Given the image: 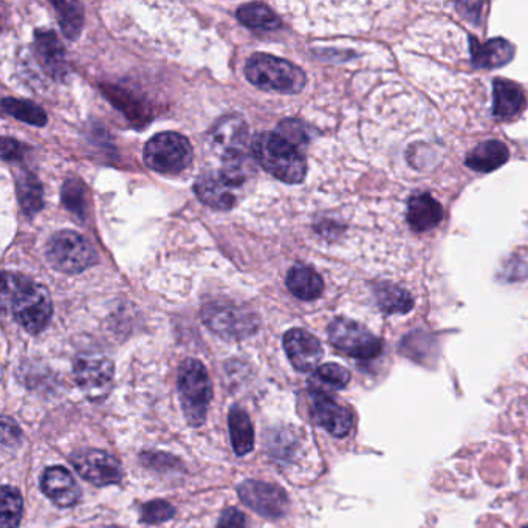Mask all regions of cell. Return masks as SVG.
Listing matches in <instances>:
<instances>
[{
    "mask_svg": "<svg viewBox=\"0 0 528 528\" xmlns=\"http://www.w3.org/2000/svg\"><path fill=\"white\" fill-rule=\"evenodd\" d=\"M114 363L101 355H81L73 363L76 384L90 402H101L114 386Z\"/></svg>",
    "mask_w": 528,
    "mask_h": 528,
    "instance_id": "9",
    "label": "cell"
},
{
    "mask_svg": "<svg viewBox=\"0 0 528 528\" xmlns=\"http://www.w3.org/2000/svg\"><path fill=\"white\" fill-rule=\"evenodd\" d=\"M312 417L319 426L335 437H346L354 426V415L346 406L335 402L326 392L312 391Z\"/></svg>",
    "mask_w": 528,
    "mask_h": 528,
    "instance_id": "13",
    "label": "cell"
},
{
    "mask_svg": "<svg viewBox=\"0 0 528 528\" xmlns=\"http://www.w3.org/2000/svg\"><path fill=\"white\" fill-rule=\"evenodd\" d=\"M374 295L381 312L388 315H403L414 309V299L405 288L391 284V282H378L374 285Z\"/></svg>",
    "mask_w": 528,
    "mask_h": 528,
    "instance_id": "23",
    "label": "cell"
},
{
    "mask_svg": "<svg viewBox=\"0 0 528 528\" xmlns=\"http://www.w3.org/2000/svg\"><path fill=\"white\" fill-rule=\"evenodd\" d=\"M471 59L477 69H499L515 58V47L504 38L479 42L470 36Z\"/></svg>",
    "mask_w": 528,
    "mask_h": 528,
    "instance_id": "18",
    "label": "cell"
},
{
    "mask_svg": "<svg viewBox=\"0 0 528 528\" xmlns=\"http://www.w3.org/2000/svg\"><path fill=\"white\" fill-rule=\"evenodd\" d=\"M284 349L296 371L312 372L323 360L324 350L318 338L304 329L288 330L284 335Z\"/></svg>",
    "mask_w": 528,
    "mask_h": 528,
    "instance_id": "14",
    "label": "cell"
},
{
    "mask_svg": "<svg viewBox=\"0 0 528 528\" xmlns=\"http://www.w3.org/2000/svg\"><path fill=\"white\" fill-rule=\"evenodd\" d=\"M237 491L242 502L264 518L278 519L287 513V494L278 485L262 480H245Z\"/></svg>",
    "mask_w": 528,
    "mask_h": 528,
    "instance_id": "12",
    "label": "cell"
},
{
    "mask_svg": "<svg viewBox=\"0 0 528 528\" xmlns=\"http://www.w3.org/2000/svg\"><path fill=\"white\" fill-rule=\"evenodd\" d=\"M2 301L19 326L28 333L38 335L52 321L53 304L50 293L44 285L36 284L27 276L4 273Z\"/></svg>",
    "mask_w": 528,
    "mask_h": 528,
    "instance_id": "1",
    "label": "cell"
},
{
    "mask_svg": "<svg viewBox=\"0 0 528 528\" xmlns=\"http://www.w3.org/2000/svg\"><path fill=\"white\" fill-rule=\"evenodd\" d=\"M279 132H281L282 137L285 140L290 141V143L299 146V144L306 143L309 140L307 137L306 127L304 124L299 123L296 120H285L279 124Z\"/></svg>",
    "mask_w": 528,
    "mask_h": 528,
    "instance_id": "33",
    "label": "cell"
},
{
    "mask_svg": "<svg viewBox=\"0 0 528 528\" xmlns=\"http://www.w3.org/2000/svg\"><path fill=\"white\" fill-rule=\"evenodd\" d=\"M350 383V372L346 367L336 363L319 366L313 374L312 386L323 384L330 389H344Z\"/></svg>",
    "mask_w": 528,
    "mask_h": 528,
    "instance_id": "30",
    "label": "cell"
},
{
    "mask_svg": "<svg viewBox=\"0 0 528 528\" xmlns=\"http://www.w3.org/2000/svg\"><path fill=\"white\" fill-rule=\"evenodd\" d=\"M237 19L247 27L254 28V30H278L281 28L282 22L275 11L270 10L267 5L245 4L237 10Z\"/></svg>",
    "mask_w": 528,
    "mask_h": 528,
    "instance_id": "25",
    "label": "cell"
},
{
    "mask_svg": "<svg viewBox=\"0 0 528 528\" xmlns=\"http://www.w3.org/2000/svg\"><path fill=\"white\" fill-rule=\"evenodd\" d=\"M175 508L166 501H152L144 505L141 510V521L146 524H162L174 518Z\"/></svg>",
    "mask_w": 528,
    "mask_h": 528,
    "instance_id": "32",
    "label": "cell"
},
{
    "mask_svg": "<svg viewBox=\"0 0 528 528\" xmlns=\"http://www.w3.org/2000/svg\"><path fill=\"white\" fill-rule=\"evenodd\" d=\"M236 186L220 172V174H206L200 177L194 186L200 202L214 210L228 211L236 205L233 189Z\"/></svg>",
    "mask_w": 528,
    "mask_h": 528,
    "instance_id": "16",
    "label": "cell"
},
{
    "mask_svg": "<svg viewBox=\"0 0 528 528\" xmlns=\"http://www.w3.org/2000/svg\"><path fill=\"white\" fill-rule=\"evenodd\" d=\"M22 152H24V148H22V144H19L16 140H11V138L4 137L2 138V157H4V160H18V158L22 157Z\"/></svg>",
    "mask_w": 528,
    "mask_h": 528,
    "instance_id": "36",
    "label": "cell"
},
{
    "mask_svg": "<svg viewBox=\"0 0 528 528\" xmlns=\"http://www.w3.org/2000/svg\"><path fill=\"white\" fill-rule=\"evenodd\" d=\"M16 186H18V199L22 211L30 217L38 214L44 205V196H42L41 182L36 179V175L22 171L16 180Z\"/></svg>",
    "mask_w": 528,
    "mask_h": 528,
    "instance_id": "26",
    "label": "cell"
},
{
    "mask_svg": "<svg viewBox=\"0 0 528 528\" xmlns=\"http://www.w3.org/2000/svg\"><path fill=\"white\" fill-rule=\"evenodd\" d=\"M253 154L259 165L281 182L298 185L306 179L307 163L298 146L282 135L264 132L253 143Z\"/></svg>",
    "mask_w": 528,
    "mask_h": 528,
    "instance_id": "2",
    "label": "cell"
},
{
    "mask_svg": "<svg viewBox=\"0 0 528 528\" xmlns=\"http://www.w3.org/2000/svg\"><path fill=\"white\" fill-rule=\"evenodd\" d=\"M5 112L16 120L24 121V123L31 124V126L42 127L47 124V115L41 107L30 101L16 100V98H5L2 103Z\"/></svg>",
    "mask_w": 528,
    "mask_h": 528,
    "instance_id": "29",
    "label": "cell"
},
{
    "mask_svg": "<svg viewBox=\"0 0 528 528\" xmlns=\"http://www.w3.org/2000/svg\"><path fill=\"white\" fill-rule=\"evenodd\" d=\"M228 425H230L234 453L237 456H245V454L251 453L254 448V429L250 415L239 406H234L230 411V417H228Z\"/></svg>",
    "mask_w": 528,
    "mask_h": 528,
    "instance_id": "24",
    "label": "cell"
},
{
    "mask_svg": "<svg viewBox=\"0 0 528 528\" xmlns=\"http://www.w3.org/2000/svg\"><path fill=\"white\" fill-rule=\"evenodd\" d=\"M510 158L507 144L498 140H488L477 144L473 151L465 157V165L476 172L488 174L504 166Z\"/></svg>",
    "mask_w": 528,
    "mask_h": 528,
    "instance_id": "21",
    "label": "cell"
},
{
    "mask_svg": "<svg viewBox=\"0 0 528 528\" xmlns=\"http://www.w3.org/2000/svg\"><path fill=\"white\" fill-rule=\"evenodd\" d=\"M76 473L95 487L120 484L124 471L121 463L106 451L83 450L72 457Z\"/></svg>",
    "mask_w": 528,
    "mask_h": 528,
    "instance_id": "11",
    "label": "cell"
},
{
    "mask_svg": "<svg viewBox=\"0 0 528 528\" xmlns=\"http://www.w3.org/2000/svg\"><path fill=\"white\" fill-rule=\"evenodd\" d=\"M62 202L72 213L83 216L84 213V186L78 179H69L62 186Z\"/></svg>",
    "mask_w": 528,
    "mask_h": 528,
    "instance_id": "31",
    "label": "cell"
},
{
    "mask_svg": "<svg viewBox=\"0 0 528 528\" xmlns=\"http://www.w3.org/2000/svg\"><path fill=\"white\" fill-rule=\"evenodd\" d=\"M213 148L222 155L225 165L244 163L247 149L248 129L244 118L239 115H227L214 124L211 131Z\"/></svg>",
    "mask_w": 528,
    "mask_h": 528,
    "instance_id": "10",
    "label": "cell"
},
{
    "mask_svg": "<svg viewBox=\"0 0 528 528\" xmlns=\"http://www.w3.org/2000/svg\"><path fill=\"white\" fill-rule=\"evenodd\" d=\"M53 7L56 8L59 25H61L64 36L70 41L78 38L84 24V11L81 4H76V2H53Z\"/></svg>",
    "mask_w": 528,
    "mask_h": 528,
    "instance_id": "27",
    "label": "cell"
},
{
    "mask_svg": "<svg viewBox=\"0 0 528 528\" xmlns=\"http://www.w3.org/2000/svg\"><path fill=\"white\" fill-rule=\"evenodd\" d=\"M48 264L66 275H78L98 262V254L89 240L73 230H62L48 240Z\"/></svg>",
    "mask_w": 528,
    "mask_h": 528,
    "instance_id": "5",
    "label": "cell"
},
{
    "mask_svg": "<svg viewBox=\"0 0 528 528\" xmlns=\"http://www.w3.org/2000/svg\"><path fill=\"white\" fill-rule=\"evenodd\" d=\"M41 490L58 507L75 505L81 498L78 484L72 474L62 467L47 468L41 477Z\"/></svg>",
    "mask_w": 528,
    "mask_h": 528,
    "instance_id": "15",
    "label": "cell"
},
{
    "mask_svg": "<svg viewBox=\"0 0 528 528\" xmlns=\"http://www.w3.org/2000/svg\"><path fill=\"white\" fill-rule=\"evenodd\" d=\"M285 284L290 293L302 301H315L324 292L323 278L307 265H295L290 268Z\"/></svg>",
    "mask_w": 528,
    "mask_h": 528,
    "instance_id": "22",
    "label": "cell"
},
{
    "mask_svg": "<svg viewBox=\"0 0 528 528\" xmlns=\"http://www.w3.org/2000/svg\"><path fill=\"white\" fill-rule=\"evenodd\" d=\"M22 439V432L13 420L4 417L2 420V443L4 446L19 445Z\"/></svg>",
    "mask_w": 528,
    "mask_h": 528,
    "instance_id": "35",
    "label": "cell"
},
{
    "mask_svg": "<svg viewBox=\"0 0 528 528\" xmlns=\"http://www.w3.org/2000/svg\"><path fill=\"white\" fill-rule=\"evenodd\" d=\"M202 319L211 332L225 340H242L259 327L256 313L231 301H211L203 306Z\"/></svg>",
    "mask_w": 528,
    "mask_h": 528,
    "instance_id": "6",
    "label": "cell"
},
{
    "mask_svg": "<svg viewBox=\"0 0 528 528\" xmlns=\"http://www.w3.org/2000/svg\"><path fill=\"white\" fill-rule=\"evenodd\" d=\"M217 528H247L244 513L237 508H227L220 516Z\"/></svg>",
    "mask_w": 528,
    "mask_h": 528,
    "instance_id": "34",
    "label": "cell"
},
{
    "mask_svg": "<svg viewBox=\"0 0 528 528\" xmlns=\"http://www.w3.org/2000/svg\"><path fill=\"white\" fill-rule=\"evenodd\" d=\"M245 75L259 89L285 95H296L307 84L306 73L301 67L268 53L251 55L245 66Z\"/></svg>",
    "mask_w": 528,
    "mask_h": 528,
    "instance_id": "3",
    "label": "cell"
},
{
    "mask_svg": "<svg viewBox=\"0 0 528 528\" xmlns=\"http://www.w3.org/2000/svg\"><path fill=\"white\" fill-rule=\"evenodd\" d=\"M406 219L415 233H425V231L439 227L443 220L442 205L428 192L415 194L409 199Z\"/></svg>",
    "mask_w": 528,
    "mask_h": 528,
    "instance_id": "19",
    "label": "cell"
},
{
    "mask_svg": "<svg viewBox=\"0 0 528 528\" xmlns=\"http://www.w3.org/2000/svg\"><path fill=\"white\" fill-rule=\"evenodd\" d=\"M35 47L39 62L48 75L56 79H62L67 75L66 53L55 31H36Z\"/></svg>",
    "mask_w": 528,
    "mask_h": 528,
    "instance_id": "17",
    "label": "cell"
},
{
    "mask_svg": "<svg viewBox=\"0 0 528 528\" xmlns=\"http://www.w3.org/2000/svg\"><path fill=\"white\" fill-rule=\"evenodd\" d=\"M525 107L524 90L510 79L493 81V115L501 120L516 117Z\"/></svg>",
    "mask_w": 528,
    "mask_h": 528,
    "instance_id": "20",
    "label": "cell"
},
{
    "mask_svg": "<svg viewBox=\"0 0 528 528\" xmlns=\"http://www.w3.org/2000/svg\"><path fill=\"white\" fill-rule=\"evenodd\" d=\"M0 528H18L24 513V501L16 488L4 485L2 488V508H0Z\"/></svg>",
    "mask_w": 528,
    "mask_h": 528,
    "instance_id": "28",
    "label": "cell"
},
{
    "mask_svg": "<svg viewBox=\"0 0 528 528\" xmlns=\"http://www.w3.org/2000/svg\"><path fill=\"white\" fill-rule=\"evenodd\" d=\"M177 389L186 422L199 428L205 423L213 398V386L206 367L194 358L183 361L177 378Z\"/></svg>",
    "mask_w": 528,
    "mask_h": 528,
    "instance_id": "4",
    "label": "cell"
},
{
    "mask_svg": "<svg viewBox=\"0 0 528 528\" xmlns=\"http://www.w3.org/2000/svg\"><path fill=\"white\" fill-rule=\"evenodd\" d=\"M194 151L188 138L177 132H162L146 143L144 163L160 174H179L191 165Z\"/></svg>",
    "mask_w": 528,
    "mask_h": 528,
    "instance_id": "7",
    "label": "cell"
},
{
    "mask_svg": "<svg viewBox=\"0 0 528 528\" xmlns=\"http://www.w3.org/2000/svg\"><path fill=\"white\" fill-rule=\"evenodd\" d=\"M327 333L333 347L357 360H374L383 352V343L377 336L354 319H333Z\"/></svg>",
    "mask_w": 528,
    "mask_h": 528,
    "instance_id": "8",
    "label": "cell"
}]
</instances>
